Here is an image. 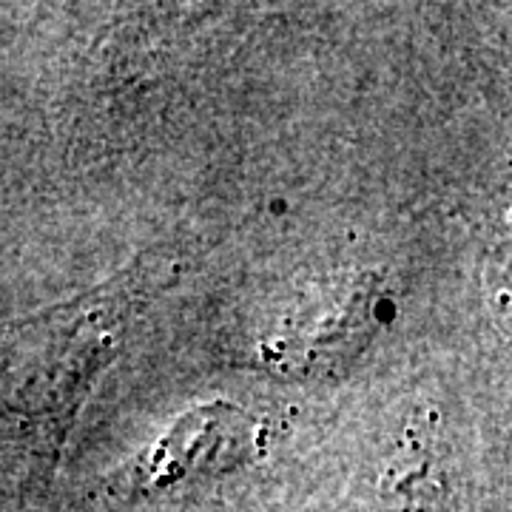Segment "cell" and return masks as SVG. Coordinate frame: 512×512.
Wrapping results in <instances>:
<instances>
[{
  "instance_id": "cell-5",
  "label": "cell",
  "mask_w": 512,
  "mask_h": 512,
  "mask_svg": "<svg viewBox=\"0 0 512 512\" xmlns=\"http://www.w3.org/2000/svg\"><path fill=\"white\" fill-rule=\"evenodd\" d=\"M487 288L493 302L495 319L512 330V234L504 237L487 262Z\"/></svg>"
},
{
  "instance_id": "cell-2",
  "label": "cell",
  "mask_w": 512,
  "mask_h": 512,
  "mask_svg": "<svg viewBox=\"0 0 512 512\" xmlns=\"http://www.w3.org/2000/svg\"><path fill=\"white\" fill-rule=\"evenodd\" d=\"M274 424L245 404L217 399L188 407L146 447L83 487L66 512H148L220 484L271 453Z\"/></svg>"
},
{
  "instance_id": "cell-4",
  "label": "cell",
  "mask_w": 512,
  "mask_h": 512,
  "mask_svg": "<svg viewBox=\"0 0 512 512\" xmlns=\"http://www.w3.org/2000/svg\"><path fill=\"white\" fill-rule=\"evenodd\" d=\"M359 512H464L436 410L416 407L404 416Z\"/></svg>"
},
{
  "instance_id": "cell-1",
  "label": "cell",
  "mask_w": 512,
  "mask_h": 512,
  "mask_svg": "<svg viewBox=\"0 0 512 512\" xmlns=\"http://www.w3.org/2000/svg\"><path fill=\"white\" fill-rule=\"evenodd\" d=\"M177 259L146 254L89 291L6 325L3 512H43L74 424Z\"/></svg>"
},
{
  "instance_id": "cell-3",
  "label": "cell",
  "mask_w": 512,
  "mask_h": 512,
  "mask_svg": "<svg viewBox=\"0 0 512 512\" xmlns=\"http://www.w3.org/2000/svg\"><path fill=\"white\" fill-rule=\"evenodd\" d=\"M390 311L382 274L353 276L308 311H296L262 336L256 359L288 382H328L356 365L376 342Z\"/></svg>"
}]
</instances>
